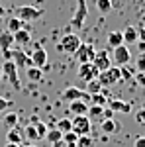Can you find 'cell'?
<instances>
[{
    "label": "cell",
    "instance_id": "obj_1",
    "mask_svg": "<svg viewBox=\"0 0 145 147\" xmlns=\"http://www.w3.org/2000/svg\"><path fill=\"white\" fill-rule=\"evenodd\" d=\"M82 41H80V37L77 34H65L61 39H59V43H57V49L61 51V53H65V55H75V51L78 49Z\"/></svg>",
    "mask_w": 145,
    "mask_h": 147
},
{
    "label": "cell",
    "instance_id": "obj_2",
    "mask_svg": "<svg viewBox=\"0 0 145 147\" xmlns=\"http://www.w3.org/2000/svg\"><path fill=\"white\" fill-rule=\"evenodd\" d=\"M0 69H2V79L8 80L14 90H22V82H20V77H18V67L12 63L10 59H6L4 65H2Z\"/></svg>",
    "mask_w": 145,
    "mask_h": 147
},
{
    "label": "cell",
    "instance_id": "obj_3",
    "mask_svg": "<svg viewBox=\"0 0 145 147\" xmlns=\"http://www.w3.org/2000/svg\"><path fill=\"white\" fill-rule=\"evenodd\" d=\"M98 82L102 84V88H110V86H114L116 82H120L122 80V75H120V67L116 65H112L110 69H106V71H100L98 73Z\"/></svg>",
    "mask_w": 145,
    "mask_h": 147
},
{
    "label": "cell",
    "instance_id": "obj_4",
    "mask_svg": "<svg viewBox=\"0 0 145 147\" xmlns=\"http://www.w3.org/2000/svg\"><path fill=\"white\" fill-rule=\"evenodd\" d=\"M86 18H88V4H86V0H77V12H75V16L71 20V28L82 30Z\"/></svg>",
    "mask_w": 145,
    "mask_h": 147
},
{
    "label": "cell",
    "instance_id": "obj_5",
    "mask_svg": "<svg viewBox=\"0 0 145 147\" xmlns=\"http://www.w3.org/2000/svg\"><path fill=\"white\" fill-rule=\"evenodd\" d=\"M71 125L77 136H90V131H92V122L88 116H73Z\"/></svg>",
    "mask_w": 145,
    "mask_h": 147
},
{
    "label": "cell",
    "instance_id": "obj_6",
    "mask_svg": "<svg viewBox=\"0 0 145 147\" xmlns=\"http://www.w3.org/2000/svg\"><path fill=\"white\" fill-rule=\"evenodd\" d=\"M16 16L20 20H24V22L32 24V22H37L43 16V12L39 10V8H35V6H18L16 8Z\"/></svg>",
    "mask_w": 145,
    "mask_h": 147
},
{
    "label": "cell",
    "instance_id": "obj_7",
    "mask_svg": "<svg viewBox=\"0 0 145 147\" xmlns=\"http://www.w3.org/2000/svg\"><path fill=\"white\" fill-rule=\"evenodd\" d=\"M129 61H132V51H129V47L125 45V43L114 47L112 63H116L118 67H123V65H129Z\"/></svg>",
    "mask_w": 145,
    "mask_h": 147
},
{
    "label": "cell",
    "instance_id": "obj_8",
    "mask_svg": "<svg viewBox=\"0 0 145 147\" xmlns=\"http://www.w3.org/2000/svg\"><path fill=\"white\" fill-rule=\"evenodd\" d=\"M94 53H96V47L92 45V43H80L73 57L77 59L78 63H88V61L94 59Z\"/></svg>",
    "mask_w": 145,
    "mask_h": 147
},
{
    "label": "cell",
    "instance_id": "obj_9",
    "mask_svg": "<svg viewBox=\"0 0 145 147\" xmlns=\"http://www.w3.org/2000/svg\"><path fill=\"white\" fill-rule=\"evenodd\" d=\"M63 100L73 102V100H84L90 104V94L86 90H80L78 86H67L63 90Z\"/></svg>",
    "mask_w": 145,
    "mask_h": 147
},
{
    "label": "cell",
    "instance_id": "obj_10",
    "mask_svg": "<svg viewBox=\"0 0 145 147\" xmlns=\"http://www.w3.org/2000/svg\"><path fill=\"white\" fill-rule=\"evenodd\" d=\"M98 73H100V71L92 65V61H88V63H78L77 75H78V79L84 80V82H88V80L96 79V77H98Z\"/></svg>",
    "mask_w": 145,
    "mask_h": 147
},
{
    "label": "cell",
    "instance_id": "obj_11",
    "mask_svg": "<svg viewBox=\"0 0 145 147\" xmlns=\"http://www.w3.org/2000/svg\"><path fill=\"white\" fill-rule=\"evenodd\" d=\"M10 61L18 69L32 67V59H30V55H26V51H24V49H10Z\"/></svg>",
    "mask_w": 145,
    "mask_h": 147
},
{
    "label": "cell",
    "instance_id": "obj_12",
    "mask_svg": "<svg viewBox=\"0 0 145 147\" xmlns=\"http://www.w3.org/2000/svg\"><path fill=\"white\" fill-rule=\"evenodd\" d=\"M92 65L98 69V71H106V69H110L112 67V57H110V53H108L106 49L96 51V53H94V59H92Z\"/></svg>",
    "mask_w": 145,
    "mask_h": 147
},
{
    "label": "cell",
    "instance_id": "obj_13",
    "mask_svg": "<svg viewBox=\"0 0 145 147\" xmlns=\"http://www.w3.org/2000/svg\"><path fill=\"white\" fill-rule=\"evenodd\" d=\"M30 59H32V65H34V67L43 69L45 65H47V51H45L41 45H37V43H35L34 51L30 53Z\"/></svg>",
    "mask_w": 145,
    "mask_h": 147
},
{
    "label": "cell",
    "instance_id": "obj_14",
    "mask_svg": "<svg viewBox=\"0 0 145 147\" xmlns=\"http://www.w3.org/2000/svg\"><path fill=\"white\" fill-rule=\"evenodd\" d=\"M12 35H14V43L20 47H26V45H30V43H34L32 41V30L22 28V30H18L16 34H12Z\"/></svg>",
    "mask_w": 145,
    "mask_h": 147
},
{
    "label": "cell",
    "instance_id": "obj_15",
    "mask_svg": "<svg viewBox=\"0 0 145 147\" xmlns=\"http://www.w3.org/2000/svg\"><path fill=\"white\" fill-rule=\"evenodd\" d=\"M24 139H26V136H24V129L20 125L8 127V134H6V141H8V143H18V145H20Z\"/></svg>",
    "mask_w": 145,
    "mask_h": 147
},
{
    "label": "cell",
    "instance_id": "obj_16",
    "mask_svg": "<svg viewBox=\"0 0 145 147\" xmlns=\"http://www.w3.org/2000/svg\"><path fill=\"white\" fill-rule=\"evenodd\" d=\"M106 106H108L114 114H116V112H122V114H129V112H132V104H129V102H123V100H118V98L108 100Z\"/></svg>",
    "mask_w": 145,
    "mask_h": 147
},
{
    "label": "cell",
    "instance_id": "obj_17",
    "mask_svg": "<svg viewBox=\"0 0 145 147\" xmlns=\"http://www.w3.org/2000/svg\"><path fill=\"white\" fill-rule=\"evenodd\" d=\"M69 112L73 114V116H86V112H88V102H84V100L69 102Z\"/></svg>",
    "mask_w": 145,
    "mask_h": 147
},
{
    "label": "cell",
    "instance_id": "obj_18",
    "mask_svg": "<svg viewBox=\"0 0 145 147\" xmlns=\"http://www.w3.org/2000/svg\"><path fill=\"white\" fill-rule=\"evenodd\" d=\"M100 129L106 136H112V134L118 131V122L114 118H104V120H100Z\"/></svg>",
    "mask_w": 145,
    "mask_h": 147
},
{
    "label": "cell",
    "instance_id": "obj_19",
    "mask_svg": "<svg viewBox=\"0 0 145 147\" xmlns=\"http://www.w3.org/2000/svg\"><path fill=\"white\" fill-rule=\"evenodd\" d=\"M122 35H123V43H125V45L137 43V28H135V26H125V30L122 32Z\"/></svg>",
    "mask_w": 145,
    "mask_h": 147
},
{
    "label": "cell",
    "instance_id": "obj_20",
    "mask_svg": "<svg viewBox=\"0 0 145 147\" xmlns=\"http://www.w3.org/2000/svg\"><path fill=\"white\" fill-rule=\"evenodd\" d=\"M26 24H28V22H24V20H20L18 16H10V18H8V22H6V30H8L10 34H16L18 30H22V28H26Z\"/></svg>",
    "mask_w": 145,
    "mask_h": 147
},
{
    "label": "cell",
    "instance_id": "obj_21",
    "mask_svg": "<svg viewBox=\"0 0 145 147\" xmlns=\"http://www.w3.org/2000/svg\"><path fill=\"white\" fill-rule=\"evenodd\" d=\"M26 77H28V80H32V82H41L43 80V71L39 67H28L26 69Z\"/></svg>",
    "mask_w": 145,
    "mask_h": 147
},
{
    "label": "cell",
    "instance_id": "obj_22",
    "mask_svg": "<svg viewBox=\"0 0 145 147\" xmlns=\"http://www.w3.org/2000/svg\"><path fill=\"white\" fill-rule=\"evenodd\" d=\"M12 45H14V35H12L8 30H4V32L0 34V49H2V51H8Z\"/></svg>",
    "mask_w": 145,
    "mask_h": 147
},
{
    "label": "cell",
    "instance_id": "obj_23",
    "mask_svg": "<svg viewBox=\"0 0 145 147\" xmlns=\"http://www.w3.org/2000/svg\"><path fill=\"white\" fill-rule=\"evenodd\" d=\"M102 112H104V106L88 104V112H86V116L90 118V122H94V120H102Z\"/></svg>",
    "mask_w": 145,
    "mask_h": 147
},
{
    "label": "cell",
    "instance_id": "obj_24",
    "mask_svg": "<svg viewBox=\"0 0 145 147\" xmlns=\"http://www.w3.org/2000/svg\"><path fill=\"white\" fill-rule=\"evenodd\" d=\"M123 43V35L122 32H110L108 34V45L110 47H118Z\"/></svg>",
    "mask_w": 145,
    "mask_h": 147
},
{
    "label": "cell",
    "instance_id": "obj_25",
    "mask_svg": "<svg viewBox=\"0 0 145 147\" xmlns=\"http://www.w3.org/2000/svg\"><path fill=\"white\" fill-rule=\"evenodd\" d=\"M18 120H20V116L16 112H8V114H4L2 124L6 125V127H14V125H18Z\"/></svg>",
    "mask_w": 145,
    "mask_h": 147
},
{
    "label": "cell",
    "instance_id": "obj_26",
    "mask_svg": "<svg viewBox=\"0 0 145 147\" xmlns=\"http://www.w3.org/2000/svg\"><path fill=\"white\" fill-rule=\"evenodd\" d=\"M90 104H96V106H106L108 104V96L104 92H96V94H90Z\"/></svg>",
    "mask_w": 145,
    "mask_h": 147
},
{
    "label": "cell",
    "instance_id": "obj_27",
    "mask_svg": "<svg viewBox=\"0 0 145 147\" xmlns=\"http://www.w3.org/2000/svg\"><path fill=\"white\" fill-rule=\"evenodd\" d=\"M43 139H47L49 143H57V141H61V139H63V134H61L57 127H53V129H47V134H45Z\"/></svg>",
    "mask_w": 145,
    "mask_h": 147
},
{
    "label": "cell",
    "instance_id": "obj_28",
    "mask_svg": "<svg viewBox=\"0 0 145 147\" xmlns=\"http://www.w3.org/2000/svg\"><path fill=\"white\" fill-rule=\"evenodd\" d=\"M55 127L61 131V134H67V131H71V129H73V125H71V118H61V120L57 122Z\"/></svg>",
    "mask_w": 145,
    "mask_h": 147
},
{
    "label": "cell",
    "instance_id": "obj_29",
    "mask_svg": "<svg viewBox=\"0 0 145 147\" xmlns=\"http://www.w3.org/2000/svg\"><path fill=\"white\" fill-rule=\"evenodd\" d=\"M112 8H114L112 0H96V10H98V12H102V14L110 12Z\"/></svg>",
    "mask_w": 145,
    "mask_h": 147
},
{
    "label": "cell",
    "instance_id": "obj_30",
    "mask_svg": "<svg viewBox=\"0 0 145 147\" xmlns=\"http://www.w3.org/2000/svg\"><path fill=\"white\" fill-rule=\"evenodd\" d=\"M102 90V84L98 82V79H92L86 82V92L88 94H96V92H100Z\"/></svg>",
    "mask_w": 145,
    "mask_h": 147
},
{
    "label": "cell",
    "instance_id": "obj_31",
    "mask_svg": "<svg viewBox=\"0 0 145 147\" xmlns=\"http://www.w3.org/2000/svg\"><path fill=\"white\" fill-rule=\"evenodd\" d=\"M24 136H26V139L28 141H37L39 139V136H37V131H35V125H28L26 129H24Z\"/></svg>",
    "mask_w": 145,
    "mask_h": 147
},
{
    "label": "cell",
    "instance_id": "obj_32",
    "mask_svg": "<svg viewBox=\"0 0 145 147\" xmlns=\"http://www.w3.org/2000/svg\"><path fill=\"white\" fill-rule=\"evenodd\" d=\"M94 141L90 139V136H78L77 139V147H92Z\"/></svg>",
    "mask_w": 145,
    "mask_h": 147
},
{
    "label": "cell",
    "instance_id": "obj_33",
    "mask_svg": "<svg viewBox=\"0 0 145 147\" xmlns=\"http://www.w3.org/2000/svg\"><path fill=\"white\" fill-rule=\"evenodd\" d=\"M34 125H35V131H37L39 139H43V137H45V134H47V129H49V127L45 125V122H35Z\"/></svg>",
    "mask_w": 145,
    "mask_h": 147
},
{
    "label": "cell",
    "instance_id": "obj_34",
    "mask_svg": "<svg viewBox=\"0 0 145 147\" xmlns=\"http://www.w3.org/2000/svg\"><path fill=\"white\" fill-rule=\"evenodd\" d=\"M120 75H122V80H129L134 77V71L127 67V65H123V67H120Z\"/></svg>",
    "mask_w": 145,
    "mask_h": 147
},
{
    "label": "cell",
    "instance_id": "obj_35",
    "mask_svg": "<svg viewBox=\"0 0 145 147\" xmlns=\"http://www.w3.org/2000/svg\"><path fill=\"white\" fill-rule=\"evenodd\" d=\"M77 139H78V136L71 129V131H67V134H63V141L65 143H77Z\"/></svg>",
    "mask_w": 145,
    "mask_h": 147
},
{
    "label": "cell",
    "instance_id": "obj_36",
    "mask_svg": "<svg viewBox=\"0 0 145 147\" xmlns=\"http://www.w3.org/2000/svg\"><path fill=\"white\" fill-rule=\"evenodd\" d=\"M135 122L141 124V125H145V108H139V110L135 112Z\"/></svg>",
    "mask_w": 145,
    "mask_h": 147
},
{
    "label": "cell",
    "instance_id": "obj_37",
    "mask_svg": "<svg viewBox=\"0 0 145 147\" xmlns=\"http://www.w3.org/2000/svg\"><path fill=\"white\" fill-rule=\"evenodd\" d=\"M135 67L137 71H145V53H139V57L135 59Z\"/></svg>",
    "mask_w": 145,
    "mask_h": 147
},
{
    "label": "cell",
    "instance_id": "obj_38",
    "mask_svg": "<svg viewBox=\"0 0 145 147\" xmlns=\"http://www.w3.org/2000/svg\"><path fill=\"white\" fill-rule=\"evenodd\" d=\"M135 82H137L141 88H145V71H137V75H135Z\"/></svg>",
    "mask_w": 145,
    "mask_h": 147
},
{
    "label": "cell",
    "instance_id": "obj_39",
    "mask_svg": "<svg viewBox=\"0 0 145 147\" xmlns=\"http://www.w3.org/2000/svg\"><path fill=\"white\" fill-rule=\"evenodd\" d=\"M10 106H12V102H10V100H6L4 96H0V114L6 112V110H8Z\"/></svg>",
    "mask_w": 145,
    "mask_h": 147
},
{
    "label": "cell",
    "instance_id": "obj_40",
    "mask_svg": "<svg viewBox=\"0 0 145 147\" xmlns=\"http://www.w3.org/2000/svg\"><path fill=\"white\" fill-rule=\"evenodd\" d=\"M134 147H145V136H137L135 137Z\"/></svg>",
    "mask_w": 145,
    "mask_h": 147
},
{
    "label": "cell",
    "instance_id": "obj_41",
    "mask_svg": "<svg viewBox=\"0 0 145 147\" xmlns=\"http://www.w3.org/2000/svg\"><path fill=\"white\" fill-rule=\"evenodd\" d=\"M137 41L145 43V28H137Z\"/></svg>",
    "mask_w": 145,
    "mask_h": 147
},
{
    "label": "cell",
    "instance_id": "obj_42",
    "mask_svg": "<svg viewBox=\"0 0 145 147\" xmlns=\"http://www.w3.org/2000/svg\"><path fill=\"white\" fill-rule=\"evenodd\" d=\"M137 47H139L141 53H145V43H143V41H137Z\"/></svg>",
    "mask_w": 145,
    "mask_h": 147
},
{
    "label": "cell",
    "instance_id": "obj_43",
    "mask_svg": "<svg viewBox=\"0 0 145 147\" xmlns=\"http://www.w3.org/2000/svg\"><path fill=\"white\" fill-rule=\"evenodd\" d=\"M51 145H53V147H65V141L61 139V141H57V143H51Z\"/></svg>",
    "mask_w": 145,
    "mask_h": 147
},
{
    "label": "cell",
    "instance_id": "obj_44",
    "mask_svg": "<svg viewBox=\"0 0 145 147\" xmlns=\"http://www.w3.org/2000/svg\"><path fill=\"white\" fill-rule=\"evenodd\" d=\"M6 147H20V145H18V143H8V141H6Z\"/></svg>",
    "mask_w": 145,
    "mask_h": 147
},
{
    "label": "cell",
    "instance_id": "obj_45",
    "mask_svg": "<svg viewBox=\"0 0 145 147\" xmlns=\"http://www.w3.org/2000/svg\"><path fill=\"white\" fill-rule=\"evenodd\" d=\"M4 12H6V10H4V8H2V6H0V18H2V16H4Z\"/></svg>",
    "mask_w": 145,
    "mask_h": 147
},
{
    "label": "cell",
    "instance_id": "obj_46",
    "mask_svg": "<svg viewBox=\"0 0 145 147\" xmlns=\"http://www.w3.org/2000/svg\"><path fill=\"white\" fill-rule=\"evenodd\" d=\"M26 147H37V145H34V143H32V145H26Z\"/></svg>",
    "mask_w": 145,
    "mask_h": 147
},
{
    "label": "cell",
    "instance_id": "obj_47",
    "mask_svg": "<svg viewBox=\"0 0 145 147\" xmlns=\"http://www.w3.org/2000/svg\"><path fill=\"white\" fill-rule=\"evenodd\" d=\"M0 80H2V69H0Z\"/></svg>",
    "mask_w": 145,
    "mask_h": 147
}]
</instances>
